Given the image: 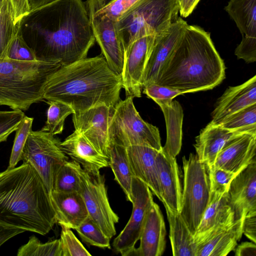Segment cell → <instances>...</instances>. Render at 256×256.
Returning <instances> with one entry per match:
<instances>
[{
    "label": "cell",
    "mask_w": 256,
    "mask_h": 256,
    "mask_svg": "<svg viewBox=\"0 0 256 256\" xmlns=\"http://www.w3.org/2000/svg\"><path fill=\"white\" fill-rule=\"evenodd\" d=\"M16 26L38 60L62 66L86 58L96 42L82 0H56L30 11Z\"/></svg>",
    "instance_id": "6da1fadb"
},
{
    "label": "cell",
    "mask_w": 256,
    "mask_h": 256,
    "mask_svg": "<svg viewBox=\"0 0 256 256\" xmlns=\"http://www.w3.org/2000/svg\"><path fill=\"white\" fill-rule=\"evenodd\" d=\"M122 88L121 76L101 54L62 66L49 76L43 96L66 104L75 112L102 104L114 109L120 100Z\"/></svg>",
    "instance_id": "7a4b0ae2"
},
{
    "label": "cell",
    "mask_w": 256,
    "mask_h": 256,
    "mask_svg": "<svg viewBox=\"0 0 256 256\" xmlns=\"http://www.w3.org/2000/svg\"><path fill=\"white\" fill-rule=\"evenodd\" d=\"M56 223L50 194L30 164L0 172V224L45 235Z\"/></svg>",
    "instance_id": "3957f363"
},
{
    "label": "cell",
    "mask_w": 256,
    "mask_h": 256,
    "mask_svg": "<svg viewBox=\"0 0 256 256\" xmlns=\"http://www.w3.org/2000/svg\"><path fill=\"white\" fill-rule=\"evenodd\" d=\"M225 69L210 34L188 24L155 84L184 94L211 90L224 78Z\"/></svg>",
    "instance_id": "277c9868"
},
{
    "label": "cell",
    "mask_w": 256,
    "mask_h": 256,
    "mask_svg": "<svg viewBox=\"0 0 256 256\" xmlns=\"http://www.w3.org/2000/svg\"><path fill=\"white\" fill-rule=\"evenodd\" d=\"M61 66L41 60L0 58V105L24 111L33 104L44 100L46 82Z\"/></svg>",
    "instance_id": "5b68a950"
},
{
    "label": "cell",
    "mask_w": 256,
    "mask_h": 256,
    "mask_svg": "<svg viewBox=\"0 0 256 256\" xmlns=\"http://www.w3.org/2000/svg\"><path fill=\"white\" fill-rule=\"evenodd\" d=\"M178 0H140L117 22L124 54L141 37L158 35L177 19Z\"/></svg>",
    "instance_id": "8992f818"
},
{
    "label": "cell",
    "mask_w": 256,
    "mask_h": 256,
    "mask_svg": "<svg viewBox=\"0 0 256 256\" xmlns=\"http://www.w3.org/2000/svg\"><path fill=\"white\" fill-rule=\"evenodd\" d=\"M130 97L118 102L114 109L108 126L110 143L127 148L146 146L162 148L159 130L144 121L136 110Z\"/></svg>",
    "instance_id": "52a82bcc"
},
{
    "label": "cell",
    "mask_w": 256,
    "mask_h": 256,
    "mask_svg": "<svg viewBox=\"0 0 256 256\" xmlns=\"http://www.w3.org/2000/svg\"><path fill=\"white\" fill-rule=\"evenodd\" d=\"M183 187L180 214L193 235L210 199L208 168L196 154L182 157Z\"/></svg>",
    "instance_id": "ba28073f"
},
{
    "label": "cell",
    "mask_w": 256,
    "mask_h": 256,
    "mask_svg": "<svg viewBox=\"0 0 256 256\" xmlns=\"http://www.w3.org/2000/svg\"><path fill=\"white\" fill-rule=\"evenodd\" d=\"M60 140L50 132L32 130L22 150V160L38 172L50 194L58 168L68 158L63 152Z\"/></svg>",
    "instance_id": "9c48e42d"
},
{
    "label": "cell",
    "mask_w": 256,
    "mask_h": 256,
    "mask_svg": "<svg viewBox=\"0 0 256 256\" xmlns=\"http://www.w3.org/2000/svg\"><path fill=\"white\" fill-rule=\"evenodd\" d=\"M82 196L89 216L110 239L116 234L115 224L119 217L110 205L105 184L100 172L90 173L82 168L80 172Z\"/></svg>",
    "instance_id": "30bf717a"
},
{
    "label": "cell",
    "mask_w": 256,
    "mask_h": 256,
    "mask_svg": "<svg viewBox=\"0 0 256 256\" xmlns=\"http://www.w3.org/2000/svg\"><path fill=\"white\" fill-rule=\"evenodd\" d=\"M154 202L152 193L148 186L134 177L132 182V212L126 226L112 242L116 252L122 256H133L136 244L140 240L146 216Z\"/></svg>",
    "instance_id": "8fae6325"
},
{
    "label": "cell",
    "mask_w": 256,
    "mask_h": 256,
    "mask_svg": "<svg viewBox=\"0 0 256 256\" xmlns=\"http://www.w3.org/2000/svg\"><path fill=\"white\" fill-rule=\"evenodd\" d=\"M96 41L108 66L121 76L124 60L123 46L118 33L117 22L96 12L92 0L84 2Z\"/></svg>",
    "instance_id": "7c38bea8"
},
{
    "label": "cell",
    "mask_w": 256,
    "mask_h": 256,
    "mask_svg": "<svg viewBox=\"0 0 256 256\" xmlns=\"http://www.w3.org/2000/svg\"><path fill=\"white\" fill-rule=\"evenodd\" d=\"M155 38L156 35L150 34L138 38L124 54L121 78L126 97L142 96L144 72Z\"/></svg>",
    "instance_id": "4fadbf2b"
},
{
    "label": "cell",
    "mask_w": 256,
    "mask_h": 256,
    "mask_svg": "<svg viewBox=\"0 0 256 256\" xmlns=\"http://www.w3.org/2000/svg\"><path fill=\"white\" fill-rule=\"evenodd\" d=\"M114 109L102 104L72 114L75 130L82 134L102 154L108 158V126Z\"/></svg>",
    "instance_id": "5bb4252c"
},
{
    "label": "cell",
    "mask_w": 256,
    "mask_h": 256,
    "mask_svg": "<svg viewBox=\"0 0 256 256\" xmlns=\"http://www.w3.org/2000/svg\"><path fill=\"white\" fill-rule=\"evenodd\" d=\"M228 195L234 220L256 212V162L248 164L234 178Z\"/></svg>",
    "instance_id": "9a60e30c"
},
{
    "label": "cell",
    "mask_w": 256,
    "mask_h": 256,
    "mask_svg": "<svg viewBox=\"0 0 256 256\" xmlns=\"http://www.w3.org/2000/svg\"><path fill=\"white\" fill-rule=\"evenodd\" d=\"M244 218L229 225L194 236L196 256H226L234 250L242 234Z\"/></svg>",
    "instance_id": "2e32d148"
},
{
    "label": "cell",
    "mask_w": 256,
    "mask_h": 256,
    "mask_svg": "<svg viewBox=\"0 0 256 256\" xmlns=\"http://www.w3.org/2000/svg\"><path fill=\"white\" fill-rule=\"evenodd\" d=\"M187 22L178 17L162 33L156 36L143 78L142 88L155 83L159 72L182 37Z\"/></svg>",
    "instance_id": "e0dca14e"
},
{
    "label": "cell",
    "mask_w": 256,
    "mask_h": 256,
    "mask_svg": "<svg viewBox=\"0 0 256 256\" xmlns=\"http://www.w3.org/2000/svg\"><path fill=\"white\" fill-rule=\"evenodd\" d=\"M256 132H246L229 140L218 154L213 166L239 173L256 162Z\"/></svg>",
    "instance_id": "ac0fdd59"
},
{
    "label": "cell",
    "mask_w": 256,
    "mask_h": 256,
    "mask_svg": "<svg viewBox=\"0 0 256 256\" xmlns=\"http://www.w3.org/2000/svg\"><path fill=\"white\" fill-rule=\"evenodd\" d=\"M156 161L162 202L164 207L180 212L182 188L176 158L162 148L158 153Z\"/></svg>",
    "instance_id": "d6986e66"
},
{
    "label": "cell",
    "mask_w": 256,
    "mask_h": 256,
    "mask_svg": "<svg viewBox=\"0 0 256 256\" xmlns=\"http://www.w3.org/2000/svg\"><path fill=\"white\" fill-rule=\"evenodd\" d=\"M166 228L158 205L154 202L146 216L140 236V244L133 256H161L166 248Z\"/></svg>",
    "instance_id": "ffe728a7"
},
{
    "label": "cell",
    "mask_w": 256,
    "mask_h": 256,
    "mask_svg": "<svg viewBox=\"0 0 256 256\" xmlns=\"http://www.w3.org/2000/svg\"><path fill=\"white\" fill-rule=\"evenodd\" d=\"M256 104V76L242 84L230 86L218 99L211 123L218 124L226 116Z\"/></svg>",
    "instance_id": "44dd1931"
},
{
    "label": "cell",
    "mask_w": 256,
    "mask_h": 256,
    "mask_svg": "<svg viewBox=\"0 0 256 256\" xmlns=\"http://www.w3.org/2000/svg\"><path fill=\"white\" fill-rule=\"evenodd\" d=\"M126 148L134 176L146 184L162 202L156 161L160 150L140 145L132 146Z\"/></svg>",
    "instance_id": "7402d4cb"
},
{
    "label": "cell",
    "mask_w": 256,
    "mask_h": 256,
    "mask_svg": "<svg viewBox=\"0 0 256 256\" xmlns=\"http://www.w3.org/2000/svg\"><path fill=\"white\" fill-rule=\"evenodd\" d=\"M61 147L66 156L88 172L98 173L100 169L108 166V158L98 152L82 134L76 130L61 142Z\"/></svg>",
    "instance_id": "603a6c76"
},
{
    "label": "cell",
    "mask_w": 256,
    "mask_h": 256,
    "mask_svg": "<svg viewBox=\"0 0 256 256\" xmlns=\"http://www.w3.org/2000/svg\"><path fill=\"white\" fill-rule=\"evenodd\" d=\"M246 132L232 130L210 122L196 138L194 144L198 160L210 168L224 145L234 138Z\"/></svg>",
    "instance_id": "cb8c5ba5"
},
{
    "label": "cell",
    "mask_w": 256,
    "mask_h": 256,
    "mask_svg": "<svg viewBox=\"0 0 256 256\" xmlns=\"http://www.w3.org/2000/svg\"><path fill=\"white\" fill-rule=\"evenodd\" d=\"M50 196L60 226L76 230L89 216L80 192L52 191Z\"/></svg>",
    "instance_id": "d4e9b609"
},
{
    "label": "cell",
    "mask_w": 256,
    "mask_h": 256,
    "mask_svg": "<svg viewBox=\"0 0 256 256\" xmlns=\"http://www.w3.org/2000/svg\"><path fill=\"white\" fill-rule=\"evenodd\" d=\"M234 222V214L228 204V192L222 196L210 195V202L194 236L230 224Z\"/></svg>",
    "instance_id": "484cf974"
},
{
    "label": "cell",
    "mask_w": 256,
    "mask_h": 256,
    "mask_svg": "<svg viewBox=\"0 0 256 256\" xmlns=\"http://www.w3.org/2000/svg\"><path fill=\"white\" fill-rule=\"evenodd\" d=\"M164 117L166 139L162 150L170 156L176 158L179 154L182 144V125L184 118L182 108L176 100L158 105Z\"/></svg>",
    "instance_id": "4316f807"
},
{
    "label": "cell",
    "mask_w": 256,
    "mask_h": 256,
    "mask_svg": "<svg viewBox=\"0 0 256 256\" xmlns=\"http://www.w3.org/2000/svg\"><path fill=\"white\" fill-rule=\"evenodd\" d=\"M169 223L170 240L174 256H196V245L190 232L180 212L164 207Z\"/></svg>",
    "instance_id": "83f0119b"
},
{
    "label": "cell",
    "mask_w": 256,
    "mask_h": 256,
    "mask_svg": "<svg viewBox=\"0 0 256 256\" xmlns=\"http://www.w3.org/2000/svg\"><path fill=\"white\" fill-rule=\"evenodd\" d=\"M108 166L112 171L114 180L124 192L126 200L132 202V182L134 178L129 162L126 148L110 143L108 150Z\"/></svg>",
    "instance_id": "f1b7e54d"
},
{
    "label": "cell",
    "mask_w": 256,
    "mask_h": 256,
    "mask_svg": "<svg viewBox=\"0 0 256 256\" xmlns=\"http://www.w3.org/2000/svg\"><path fill=\"white\" fill-rule=\"evenodd\" d=\"M224 10L242 36L256 37V0H230Z\"/></svg>",
    "instance_id": "f546056e"
},
{
    "label": "cell",
    "mask_w": 256,
    "mask_h": 256,
    "mask_svg": "<svg viewBox=\"0 0 256 256\" xmlns=\"http://www.w3.org/2000/svg\"><path fill=\"white\" fill-rule=\"evenodd\" d=\"M82 167L74 160L66 161L57 170L52 191L61 192H78L81 190L80 172Z\"/></svg>",
    "instance_id": "4dcf8cb0"
},
{
    "label": "cell",
    "mask_w": 256,
    "mask_h": 256,
    "mask_svg": "<svg viewBox=\"0 0 256 256\" xmlns=\"http://www.w3.org/2000/svg\"><path fill=\"white\" fill-rule=\"evenodd\" d=\"M218 124L232 130L256 132V104L226 116Z\"/></svg>",
    "instance_id": "1f68e13d"
},
{
    "label": "cell",
    "mask_w": 256,
    "mask_h": 256,
    "mask_svg": "<svg viewBox=\"0 0 256 256\" xmlns=\"http://www.w3.org/2000/svg\"><path fill=\"white\" fill-rule=\"evenodd\" d=\"M16 34L10 0H0V58H5L8 47Z\"/></svg>",
    "instance_id": "d6a6232c"
},
{
    "label": "cell",
    "mask_w": 256,
    "mask_h": 256,
    "mask_svg": "<svg viewBox=\"0 0 256 256\" xmlns=\"http://www.w3.org/2000/svg\"><path fill=\"white\" fill-rule=\"evenodd\" d=\"M49 104L47 112V120L41 130L55 136L61 134L64 128L65 120L75 112L70 105L56 100H46Z\"/></svg>",
    "instance_id": "836d02e7"
},
{
    "label": "cell",
    "mask_w": 256,
    "mask_h": 256,
    "mask_svg": "<svg viewBox=\"0 0 256 256\" xmlns=\"http://www.w3.org/2000/svg\"><path fill=\"white\" fill-rule=\"evenodd\" d=\"M18 256H62L60 239L42 243L34 236L29 238L28 242L20 246Z\"/></svg>",
    "instance_id": "e575fe53"
},
{
    "label": "cell",
    "mask_w": 256,
    "mask_h": 256,
    "mask_svg": "<svg viewBox=\"0 0 256 256\" xmlns=\"http://www.w3.org/2000/svg\"><path fill=\"white\" fill-rule=\"evenodd\" d=\"M75 230L84 242L100 248H110V238L90 216Z\"/></svg>",
    "instance_id": "d590c367"
},
{
    "label": "cell",
    "mask_w": 256,
    "mask_h": 256,
    "mask_svg": "<svg viewBox=\"0 0 256 256\" xmlns=\"http://www.w3.org/2000/svg\"><path fill=\"white\" fill-rule=\"evenodd\" d=\"M140 0H113L104 4L102 0H92L96 12L118 22Z\"/></svg>",
    "instance_id": "8d00e7d4"
},
{
    "label": "cell",
    "mask_w": 256,
    "mask_h": 256,
    "mask_svg": "<svg viewBox=\"0 0 256 256\" xmlns=\"http://www.w3.org/2000/svg\"><path fill=\"white\" fill-rule=\"evenodd\" d=\"M33 118L26 116L22 119L19 128L16 130L13 146L12 150L8 168L16 167L22 160V150L30 132L32 130Z\"/></svg>",
    "instance_id": "74e56055"
},
{
    "label": "cell",
    "mask_w": 256,
    "mask_h": 256,
    "mask_svg": "<svg viewBox=\"0 0 256 256\" xmlns=\"http://www.w3.org/2000/svg\"><path fill=\"white\" fill-rule=\"evenodd\" d=\"M210 195L222 196L228 192L234 178L238 174L212 166L208 168Z\"/></svg>",
    "instance_id": "f35d334b"
},
{
    "label": "cell",
    "mask_w": 256,
    "mask_h": 256,
    "mask_svg": "<svg viewBox=\"0 0 256 256\" xmlns=\"http://www.w3.org/2000/svg\"><path fill=\"white\" fill-rule=\"evenodd\" d=\"M60 241L62 256H90L92 254L77 238L70 228L60 226Z\"/></svg>",
    "instance_id": "ab89813d"
},
{
    "label": "cell",
    "mask_w": 256,
    "mask_h": 256,
    "mask_svg": "<svg viewBox=\"0 0 256 256\" xmlns=\"http://www.w3.org/2000/svg\"><path fill=\"white\" fill-rule=\"evenodd\" d=\"M24 116L20 110H0V143L6 142L9 136L18 129Z\"/></svg>",
    "instance_id": "60d3db41"
},
{
    "label": "cell",
    "mask_w": 256,
    "mask_h": 256,
    "mask_svg": "<svg viewBox=\"0 0 256 256\" xmlns=\"http://www.w3.org/2000/svg\"><path fill=\"white\" fill-rule=\"evenodd\" d=\"M5 58L20 61L38 60L34 51L18 34L10 42Z\"/></svg>",
    "instance_id": "b9f144b4"
},
{
    "label": "cell",
    "mask_w": 256,
    "mask_h": 256,
    "mask_svg": "<svg viewBox=\"0 0 256 256\" xmlns=\"http://www.w3.org/2000/svg\"><path fill=\"white\" fill-rule=\"evenodd\" d=\"M142 92L153 100L158 105L168 103L176 96L184 94L178 90L155 83L150 84L144 86Z\"/></svg>",
    "instance_id": "7bdbcfd3"
},
{
    "label": "cell",
    "mask_w": 256,
    "mask_h": 256,
    "mask_svg": "<svg viewBox=\"0 0 256 256\" xmlns=\"http://www.w3.org/2000/svg\"><path fill=\"white\" fill-rule=\"evenodd\" d=\"M235 55L247 63L256 61V37L242 36V40L236 48Z\"/></svg>",
    "instance_id": "ee69618b"
},
{
    "label": "cell",
    "mask_w": 256,
    "mask_h": 256,
    "mask_svg": "<svg viewBox=\"0 0 256 256\" xmlns=\"http://www.w3.org/2000/svg\"><path fill=\"white\" fill-rule=\"evenodd\" d=\"M242 234L256 243V212L248 214L243 219Z\"/></svg>",
    "instance_id": "f6af8a7d"
},
{
    "label": "cell",
    "mask_w": 256,
    "mask_h": 256,
    "mask_svg": "<svg viewBox=\"0 0 256 256\" xmlns=\"http://www.w3.org/2000/svg\"><path fill=\"white\" fill-rule=\"evenodd\" d=\"M10 2L14 24L17 25L20 20L30 12L28 0H10Z\"/></svg>",
    "instance_id": "bcb514c9"
},
{
    "label": "cell",
    "mask_w": 256,
    "mask_h": 256,
    "mask_svg": "<svg viewBox=\"0 0 256 256\" xmlns=\"http://www.w3.org/2000/svg\"><path fill=\"white\" fill-rule=\"evenodd\" d=\"M234 250L236 256H256V245L254 242H245L236 246Z\"/></svg>",
    "instance_id": "7dc6e473"
},
{
    "label": "cell",
    "mask_w": 256,
    "mask_h": 256,
    "mask_svg": "<svg viewBox=\"0 0 256 256\" xmlns=\"http://www.w3.org/2000/svg\"><path fill=\"white\" fill-rule=\"evenodd\" d=\"M26 230L0 224V246L12 237Z\"/></svg>",
    "instance_id": "c3c4849f"
},
{
    "label": "cell",
    "mask_w": 256,
    "mask_h": 256,
    "mask_svg": "<svg viewBox=\"0 0 256 256\" xmlns=\"http://www.w3.org/2000/svg\"><path fill=\"white\" fill-rule=\"evenodd\" d=\"M200 0H181L179 12L182 17L188 16L194 11Z\"/></svg>",
    "instance_id": "681fc988"
},
{
    "label": "cell",
    "mask_w": 256,
    "mask_h": 256,
    "mask_svg": "<svg viewBox=\"0 0 256 256\" xmlns=\"http://www.w3.org/2000/svg\"><path fill=\"white\" fill-rule=\"evenodd\" d=\"M56 0H28L30 12Z\"/></svg>",
    "instance_id": "f907efd6"
},
{
    "label": "cell",
    "mask_w": 256,
    "mask_h": 256,
    "mask_svg": "<svg viewBox=\"0 0 256 256\" xmlns=\"http://www.w3.org/2000/svg\"><path fill=\"white\" fill-rule=\"evenodd\" d=\"M104 2V4H107L108 2L112 1L113 0H102Z\"/></svg>",
    "instance_id": "816d5d0a"
},
{
    "label": "cell",
    "mask_w": 256,
    "mask_h": 256,
    "mask_svg": "<svg viewBox=\"0 0 256 256\" xmlns=\"http://www.w3.org/2000/svg\"><path fill=\"white\" fill-rule=\"evenodd\" d=\"M178 1H179V3H180V2L181 1V0H178Z\"/></svg>",
    "instance_id": "f5cc1de1"
}]
</instances>
